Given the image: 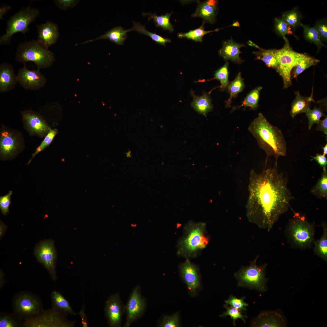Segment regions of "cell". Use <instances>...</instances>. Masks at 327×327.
Returning a JSON list of instances; mask_svg holds the SVG:
<instances>
[{
  "label": "cell",
  "mask_w": 327,
  "mask_h": 327,
  "mask_svg": "<svg viewBox=\"0 0 327 327\" xmlns=\"http://www.w3.org/2000/svg\"><path fill=\"white\" fill-rule=\"evenodd\" d=\"M276 165L260 173L252 170L249 178L247 217L250 222L268 231L287 211L292 199L287 179L278 172Z\"/></svg>",
  "instance_id": "cell-1"
},
{
  "label": "cell",
  "mask_w": 327,
  "mask_h": 327,
  "mask_svg": "<svg viewBox=\"0 0 327 327\" xmlns=\"http://www.w3.org/2000/svg\"><path fill=\"white\" fill-rule=\"evenodd\" d=\"M248 130L268 157L273 156L277 160L279 157L286 155V143L281 130L271 124L262 113L258 114Z\"/></svg>",
  "instance_id": "cell-2"
},
{
  "label": "cell",
  "mask_w": 327,
  "mask_h": 327,
  "mask_svg": "<svg viewBox=\"0 0 327 327\" xmlns=\"http://www.w3.org/2000/svg\"><path fill=\"white\" fill-rule=\"evenodd\" d=\"M209 241L206 223L190 221L185 226L183 235L177 243V254L187 259L195 257Z\"/></svg>",
  "instance_id": "cell-3"
},
{
  "label": "cell",
  "mask_w": 327,
  "mask_h": 327,
  "mask_svg": "<svg viewBox=\"0 0 327 327\" xmlns=\"http://www.w3.org/2000/svg\"><path fill=\"white\" fill-rule=\"evenodd\" d=\"M315 227L304 215L295 212L292 217L289 221L285 233L289 243L297 249L309 248L313 245L315 240Z\"/></svg>",
  "instance_id": "cell-4"
},
{
  "label": "cell",
  "mask_w": 327,
  "mask_h": 327,
  "mask_svg": "<svg viewBox=\"0 0 327 327\" xmlns=\"http://www.w3.org/2000/svg\"><path fill=\"white\" fill-rule=\"evenodd\" d=\"M15 58L24 64L27 62H33L40 70L51 67L55 61L53 53L35 40L20 43L17 48Z\"/></svg>",
  "instance_id": "cell-5"
},
{
  "label": "cell",
  "mask_w": 327,
  "mask_h": 327,
  "mask_svg": "<svg viewBox=\"0 0 327 327\" xmlns=\"http://www.w3.org/2000/svg\"><path fill=\"white\" fill-rule=\"evenodd\" d=\"M31 2L28 7H22L7 21L6 32L0 37V45L10 44L15 33L25 34L28 31L29 25L35 21L40 14L38 9L31 7Z\"/></svg>",
  "instance_id": "cell-6"
},
{
  "label": "cell",
  "mask_w": 327,
  "mask_h": 327,
  "mask_svg": "<svg viewBox=\"0 0 327 327\" xmlns=\"http://www.w3.org/2000/svg\"><path fill=\"white\" fill-rule=\"evenodd\" d=\"M259 255L246 266H242L235 272L234 276L238 281L239 287H247L255 289L260 292H264L267 289L266 282L267 279L265 277L267 264L258 265L256 261Z\"/></svg>",
  "instance_id": "cell-7"
},
{
  "label": "cell",
  "mask_w": 327,
  "mask_h": 327,
  "mask_svg": "<svg viewBox=\"0 0 327 327\" xmlns=\"http://www.w3.org/2000/svg\"><path fill=\"white\" fill-rule=\"evenodd\" d=\"M308 55L296 52L290 47L288 40L285 41L284 47L276 49V57L278 63L276 71L282 78L283 88L286 89L292 85L291 73L294 67L304 60Z\"/></svg>",
  "instance_id": "cell-8"
},
{
  "label": "cell",
  "mask_w": 327,
  "mask_h": 327,
  "mask_svg": "<svg viewBox=\"0 0 327 327\" xmlns=\"http://www.w3.org/2000/svg\"><path fill=\"white\" fill-rule=\"evenodd\" d=\"M22 136L18 131L2 126L0 133V155L2 159L14 157L23 150Z\"/></svg>",
  "instance_id": "cell-9"
},
{
  "label": "cell",
  "mask_w": 327,
  "mask_h": 327,
  "mask_svg": "<svg viewBox=\"0 0 327 327\" xmlns=\"http://www.w3.org/2000/svg\"><path fill=\"white\" fill-rule=\"evenodd\" d=\"M66 316L53 309L42 311L38 316L25 319L23 325L27 327H73L74 321H69Z\"/></svg>",
  "instance_id": "cell-10"
},
{
  "label": "cell",
  "mask_w": 327,
  "mask_h": 327,
  "mask_svg": "<svg viewBox=\"0 0 327 327\" xmlns=\"http://www.w3.org/2000/svg\"><path fill=\"white\" fill-rule=\"evenodd\" d=\"M13 308L16 316L25 319L37 316L42 311L41 304L38 298L25 292L21 293L15 298Z\"/></svg>",
  "instance_id": "cell-11"
},
{
  "label": "cell",
  "mask_w": 327,
  "mask_h": 327,
  "mask_svg": "<svg viewBox=\"0 0 327 327\" xmlns=\"http://www.w3.org/2000/svg\"><path fill=\"white\" fill-rule=\"evenodd\" d=\"M34 253L38 260L46 269L52 279L56 280L57 255L53 241L46 240L41 242L36 246Z\"/></svg>",
  "instance_id": "cell-12"
},
{
  "label": "cell",
  "mask_w": 327,
  "mask_h": 327,
  "mask_svg": "<svg viewBox=\"0 0 327 327\" xmlns=\"http://www.w3.org/2000/svg\"><path fill=\"white\" fill-rule=\"evenodd\" d=\"M17 76L18 82L27 90L39 89L44 87L47 82L46 77L40 70H29L25 64L19 70Z\"/></svg>",
  "instance_id": "cell-13"
},
{
  "label": "cell",
  "mask_w": 327,
  "mask_h": 327,
  "mask_svg": "<svg viewBox=\"0 0 327 327\" xmlns=\"http://www.w3.org/2000/svg\"><path fill=\"white\" fill-rule=\"evenodd\" d=\"M21 114L25 127L31 134L41 137L47 134L50 128L41 115L30 110L22 111Z\"/></svg>",
  "instance_id": "cell-14"
},
{
  "label": "cell",
  "mask_w": 327,
  "mask_h": 327,
  "mask_svg": "<svg viewBox=\"0 0 327 327\" xmlns=\"http://www.w3.org/2000/svg\"><path fill=\"white\" fill-rule=\"evenodd\" d=\"M181 276L187 285L190 293L194 295L200 286L198 269L188 259L180 266Z\"/></svg>",
  "instance_id": "cell-15"
},
{
  "label": "cell",
  "mask_w": 327,
  "mask_h": 327,
  "mask_svg": "<svg viewBox=\"0 0 327 327\" xmlns=\"http://www.w3.org/2000/svg\"><path fill=\"white\" fill-rule=\"evenodd\" d=\"M38 42L47 48L54 44L59 36L58 28L55 23L48 21L37 25Z\"/></svg>",
  "instance_id": "cell-16"
},
{
  "label": "cell",
  "mask_w": 327,
  "mask_h": 327,
  "mask_svg": "<svg viewBox=\"0 0 327 327\" xmlns=\"http://www.w3.org/2000/svg\"><path fill=\"white\" fill-rule=\"evenodd\" d=\"M139 289L138 286L135 288L127 304V320L125 327H129L141 315L144 309L145 302L140 296Z\"/></svg>",
  "instance_id": "cell-17"
},
{
  "label": "cell",
  "mask_w": 327,
  "mask_h": 327,
  "mask_svg": "<svg viewBox=\"0 0 327 327\" xmlns=\"http://www.w3.org/2000/svg\"><path fill=\"white\" fill-rule=\"evenodd\" d=\"M105 312L110 326L120 325L122 308L118 293L112 295L108 298L106 303Z\"/></svg>",
  "instance_id": "cell-18"
},
{
  "label": "cell",
  "mask_w": 327,
  "mask_h": 327,
  "mask_svg": "<svg viewBox=\"0 0 327 327\" xmlns=\"http://www.w3.org/2000/svg\"><path fill=\"white\" fill-rule=\"evenodd\" d=\"M18 82L17 76L10 64L4 62L0 65V92L4 93L13 89Z\"/></svg>",
  "instance_id": "cell-19"
},
{
  "label": "cell",
  "mask_w": 327,
  "mask_h": 327,
  "mask_svg": "<svg viewBox=\"0 0 327 327\" xmlns=\"http://www.w3.org/2000/svg\"><path fill=\"white\" fill-rule=\"evenodd\" d=\"M253 327H282L286 325L285 320L279 313L266 311L259 315L251 324Z\"/></svg>",
  "instance_id": "cell-20"
},
{
  "label": "cell",
  "mask_w": 327,
  "mask_h": 327,
  "mask_svg": "<svg viewBox=\"0 0 327 327\" xmlns=\"http://www.w3.org/2000/svg\"><path fill=\"white\" fill-rule=\"evenodd\" d=\"M197 3L196 10L192 16L201 17L205 22L213 24L217 13L218 1L209 0L203 2L198 1Z\"/></svg>",
  "instance_id": "cell-21"
},
{
  "label": "cell",
  "mask_w": 327,
  "mask_h": 327,
  "mask_svg": "<svg viewBox=\"0 0 327 327\" xmlns=\"http://www.w3.org/2000/svg\"><path fill=\"white\" fill-rule=\"evenodd\" d=\"M245 46L244 44L237 43L231 38L223 42L222 48L219 51V53L225 60H230L240 64L243 61L239 56L241 53L239 48Z\"/></svg>",
  "instance_id": "cell-22"
},
{
  "label": "cell",
  "mask_w": 327,
  "mask_h": 327,
  "mask_svg": "<svg viewBox=\"0 0 327 327\" xmlns=\"http://www.w3.org/2000/svg\"><path fill=\"white\" fill-rule=\"evenodd\" d=\"M52 309L68 316V315L78 314L73 310L68 301L59 292L54 290L51 294Z\"/></svg>",
  "instance_id": "cell-23"
},
{
  "label": "cell",
  "mask_w": 327,
  "mask_h": 327,
  "mask_svg": "<svg viewBox=\"0 0 327 327\" xmlns=\"http://www.w3.org/2000/svg\"><path fill=\"white\" fill-rule=\"evenodd\" d=\"M296 96L292 102L290 115L293 118L297 115L306 113L310 109L312 102H314L312 92L309 97H304L301 95L299 91L295 92Z\"/></svg>",
  "instance_id": "cell-24"
},
{
  "label": "cell",
  "mask_w": 327,
  "mask_h": 327,
  "mask_svg": "<svg viewBox=\"0 0 327 327\" xmlns=\"http://www.w3.org/2000/svg\"><path fill=\"white\" fill-rule=\"evenodd\" d=\"M129 31V29L126 30L121 26H117L113 28L103 35L80 44L90 43L100 39H107L118 45H122L126 38L127 33Z\"/></svg>",
  "instance_id": "cell-25"
},
{
  "label": "cell",
  "mask_w": 327,
  "mask_h": 327,
  "mask_svg": "<svg viewBox=\"0 0 327 327\" xmlns=\"http://www.w3.org/2000/svg\"><path fill=\"white\" fill-rule=\"evenodd\" d=\"M249 45L259 49L258 51L253 52L256 56V59L262 61L268 67L277 71L278 63L276 57V49H264L251 41Z\"/></svg>",
  "instance_id": "cell-26"
},
{
  "label": "cell",
  "mask_w": 327,
  "mask_h": 327,
  "mask_svg": "<svg viewBox=\"0 0 327 327\" xmlns=\"http://www.w3.org/2000/svg\"><path fill=\"white\" fill-rule=\"evenodd\" d=\"M193 96V99L191 103L192 107L199 114L206 116L213 108L209 96L206 94L200 96L194 95Z\"/></svg>",
  "instance_id": "cell-27"
},
{
  "label": "cell",
  "mask_w": 327,
  "mask_h": 327,
  "mask_svg": "<svg viewBox=\"0 0 327 327\" xmlns=\"http://www.w3.org/2000/svg\"><path fill=\"white\" fill-rule=\"evenodd\" d=\"M323 233L322 237L319 239L315 240L313 251L316 255L325 261H327V225L325 222L322 223Z\"/></svg>",
  "instance_id": "cell-28"
},
{
  "label": "cell",
  "mask_w": 327,
  "mask_h": 327,
  "mask_svg": "<svg viewBox=\"0 0 327 327\" xmlns=\"http://www.w3.org/2000/svg\"><path fill=\"white\" fill-rule=\"evenodd\" d=\"M172 13H167L165 15L158 16L155 13L143 12L142 15L143 16L148 15V21L153 19L157 27H161L163 30H168L171 32L174 30L170 21V18Z\"/></svg>",
  "instance_id": "cell-29"
},
{
  "label": "cell",
  "mask_w": 327,
  "mask_h": 327,
  "mask_svg": "<svg viewBox=\"0 0 327 327\" xmlns=\"http://www.w3.org/2000/svg\"><path fill=\"white\" fill-rule=\"evenodd\" d=\"M262 89V87L259 86L252 91L246 97L242 104L239 106L233 107L231 111H233L242 107H243L244 108L249 107L253 110L257 109L259 106L260 92Z\"/></svg>",
  "instance_id": "cell-30"
},
{
  "label": "cell",
  "mask_w": 327,
  "mask_h": 327,
  "mask_svg": "<svg viewBox=\"0 0 327 327\" xmlns=\"http://www.w3.org/2000/svg\"><path fill=\"white\" fill-rule=\"evenodd\" d=\"M244 87V84L241 74L239 72L234 80L232 81L228 87V91L230 94V97L226 101V107H230L232 99L235 97L239 93L242 92Z\"/></svg>",
  "instance_id": "cell-31"
},
{
  "label": "cell",
  "mask_w": 327,
  "mask_h": 327,
  "mask_svg": "<svg viewBox=\"0 0 327 327\" xmlns=\"http://www.w3.org/2000/svg\"><path fill=\"white\" fill-rule=\"evenodd\" d=\"M129 29V31H136L139 33L146 35L150 37L152 40L160 45L164 46H165L167 43L171 41L170 39L165 38L159 35L148 31L146 29L145 25H142L139 22L133 21V27Z\"/></svg>",
  "instance_id": "cell-32"
},
{
  "label": "cell",
  "mask_w": 327,
  "mask_h": 327,
  "mask_svg": "<svg viewBox=\"0 0 327 327\" xmlns=\"http://www.w3.org/2000/svg\"><path fill=\"white\" fill-rule=\"evenodd\" d=\"M311 192L316 197L320 199L327 198V170H323L321 177L315 185L311 189Z\"/></svg>",
  "instance_id": "cell-33"
},
{
  "label": "cell",
  "mask_w": 327,
  "mask_h": 327,
  "mask_svg": "<svg viewBox=\"0 0 327 327\" xmlns=\"http://www.w3.org/2000/svg\"><path fill=\"white\" fill-rule=\"evenodd\" d=\"M205 22L203 21L202 25L199 28L193 30H190L185 33H179L177 36L179 38H186L191 39L196 42H201L203 36L206 34L211 32L217 31L220 29H216L210 31H206L204 30V25Z\"/></svg>",
  "instance_id": "cell-34"
},
{
  "label": "cell",
  "mask_w": 327,
  "mask_h": 327,
  "mask_svg": "<svg viewBox=\"0 0 327 327\" xmlns=\"http://www.w3.org/2000/svg\"><path fill=\"white\" fill-rule=\"evenodd\" d=\"M301 26L303 29L304 38L308 41L316 45L318 48V51L322 46H325L314 27H311L302 24Z\"/></svg>",
  "instance_id": "cell-35"
},
{
  "label": "cell",
  "mask_w": 327,
  "mask_h": 327,
  "mask_svg": "<svg viewBox=\"0 0 327 327\" xmlns=\"http://www.w3.org/2000/svg\"><path fill=\"white\" fill-rule=\"evenodd\" d=\"M319 60L308 55L302 62L295 66L292 69L291 77L297 79L298 76L306 69L312 66H315L319 62Z\"/></svg>",
  "instance_id": "cell-36"
},
{
  "label": "cell",
  "mask_w": 327,
  "mask_h": 327,
  "mask_svg": "<svg viewBox=\"0 0 327 327\" xmlns=\"http://www.w3.org/2000/svg\"><path fill=\"white\" fill-rule=\"evenodd\" d=\"M282 19L293 29L301 25V16L296 8H294L284 13L282 15Z\"/></svg>",
  "instance_id": "cell-37"
},
{
  "label": "cell",
  "mask_w": 327,
  "mask_h": 327,
  "mask_svg": "<svg viewBox=\"0 0 327 327\" xmlns=\"http://www.w3.org/2000/svg\"><path fill=\"white\" fill-rule=\"evenodd\" d=\"M229 63L226 61L223 66L216 71L214 74V79L220 81V89L222 90L228 87L229 81Z\"/></svg>",
  "instance_id": "cell-38"
},
{
  "label": "cell",
  "mask_w": 327,
  "mask_h": 327,
  "mask_svg": "<svg viewBox=\"0 0 327 327\" xmlns=\"http://www.w3.org/2000/svg\"><path fill=\"white\" fill-rule=\"evenodd\" d=\"M323 109L315 107L312 109H310L306 113V115L308 120V129L310 130L313 125L317 124L320 121L322 117L326 116Z\"/></svg>",
  "instance_id": "cell-39"
},
{
  "label": "cell",
  "mask_w": 327,
  "mask_h": 327,
  "mask_svg": "<svg viewBox=\"0 0 327 327\" xmlns=\"http://www.w3.org/2000/svg\"><path fill=\"white\" fill-rule=\"evenodd\" d=\"M58 130L56 129H52L50 128L47 134L41 143L40 145L37 148L36 150L32 154L31 158L28 163L29 164L31 161L32 159L39 152L43 150L48 147L51 143L54 138L58 134Z\"/></svg>",
  "instance_id": "cell-40"
},
{
  "label": "cell",
  "mask_w": 327,
  "mask_h": 327,
  "mask_svg": "<svg viewBox=\"0 0 327 327\" xmlns=\"http://www.w3.org/2000/svg\"><path fill=\"white\" fill-rule=\"evenodd\" d=\"M224 306L226 310L220 315V317H223L227 316H230L233 319V324L234 326H236L235 321L237 319H241L245 323H246L245 318H247V316L243 315L241 310L231 306H229L226 304L224 305Z\"/></svg>",
  "instance_id": "cell-41"
},
{
  "label": "cell",
  "mask_w": 327,
  "mask_h": 327,
  "mask_svg": "<svg viewBox=\"0 0 327 327\" xmlns=\"http://www.w3.org/2000/svg\"><path fill=\"white\" fill-rule=\"evenodd\" d=\"M275 27L277 33L282 37L285 41L287 40L286 37V35L293 34L291 28L282 18L275 19Z\"/></svg>",
  "instance_id": "cell-42"
},
{
  "label": "cell",
  "mask_w": 327,
  "mask_h": 327,
  "mask_svg": "<svg viewBox=\"0 0 327 327\" xmlns=\"http://www.w3.org/2000/svg\"><path fill=\"white\" fill-rule=\"evenodd\" d=\"M245 298V297H243L238 299L231 295L229 296V298L225 302L227 305H230L241 311H245L246 309V307L248 306V304L244 301Z\"/></svg>",
  "instance_id": "cell-43"
},
{
  "label": "cell",
  "mask_w": 327,
  "mask_h": 327,
  "mask_svg": "<svg viewBox=\"0 0 327 327\" xmlns=\"http://www.w3.org/2000/svg\"><path fill=\"white\" fill-rule=\"evenodd\" d=\"M161 327H178L180 326L179 314L176 312L170 316H165L160 325Z\"/></svg>",
  "instance_id": "cell-44"
},
{
  "label": "cell",
  "mask_w": 327,
  "mask_h": 327,
  "mask_svg": "<svg viewBox=\"0 0 327 327\" xmlns=\"http://www.w3.org/2000/svg\"><path fill=\"white\" fill-rule=\"evenodd\" d=\"M20 325L17 319L10 315L4 314L0 316V327H16Z\"/></svg>",
  "instance_id": "cell-45"
},
{
  "label": "cell",
  "mask_w": 327,
  "mask_h": 327,
  "mask_svg": "<svg viewBox=\"0 0 327 327\" xmlns=\"http://www.w3.org/2000/svg\"><path fill=\"white\" fill-rule=\"evenodd\" d=\"M12 192L10 190L8 193L0 197V208L1 212L4 215H6L9 212V207L11 203V196Z\"/></svg>",
  "instance_id": "cell-46"
},
{
  "label": "cell",
  "mask_w": 327,
  "mask_h": 327,
  "mask_svg": "<svg viewBox=\"0 0 327 327\" xmlns=\"http://www.w3.org/2000/svg\"><path fill=\"white\" fill-rule=\"evenodd\" d=\"M318 32L322 41L327 40V22L326 20L319 21L314 26Z\"/></svg>",
  "instance_id": "cell-47"
},
{
  "label": "cell",
  "mask_w": 327,
  "mask_h": 327,
  "mask_svg": "<svg viewBox=\"0 0 327 327\" xmlns=\"http://www.w3.org/2000/svg\"><path fill=\"white\" fill-rule=\"evenodd\" d=\"M54 2L59 8L66 10L74 6L76 3V1L73 0H57L54 1Z\"/></svg>",
  "instance_id": "cell-48"
},
{
  "label": "cell",
  "mask_w": 327,
  "mask_h": 327,
  "mask_svg": "<svg viewBox=\"0 0 327 327\" xmlns=\"http://www.w3.org/2000/svg\"><path fill=\"white\" fill-rule=\"evenodd\" d=\"M313 160L316 161L322 167L323 170L326 169L327 159L325 156L323 154H317L315 156L312 157Z\"/></svg>",
  "instance_id": "cell-49"
},
{
  "label": "cell",
  "mask_w": 327,
  "mask_h": 327,
  "mask_svg": "<svg viewBox=\"0 0 327 327\" xmlns=\"http://www.w3.org/2000/svg\"><path fill=\"white\" fill-rule=\"evenodd\" d=\"M316 130L323 132L325 134L327 135V117L320 121L317 124Z\"/></svg>",
  "instance_id": "cell-50"
},
{
  "label": "cell",
  "mask_w": 327,
  "mask_h": 327,
  "mask_svg": "<svg viewBox=\"0 0 327 327\" xmlns=\"http://www.w3.org/2000/svg\"><path fill=\"white\" fill-rule=\"evenodd\" d=\"M78 314L81 317L82 326L83 327H88V323L87 317L85 313L84 306H82L81 310L78 313Z\"/></svg>",
  "instance_id": "cell-51"
},
{
  "label": "cell",
  "mask_w": 327,
  "mask_h": 327,
  "mask_svg": "<svg viewBox=\"0 0 327 327\" xmlns=\"http://www.w3.org/2000/svg\"><path fill=\"white\" fill-rule=\"evenodd\" d=\"M11 9V7L8 5L2 4L0 7V19L3 20V16Z\"/></svg>",
  "instance_id": "cell-52"
},
{
  "label": "cell",
  "mask_w": 327,
  "mask_h": 327,
  "mask_svg": "<svg viewBox=\"0 0 327 327\" xmlns=\"http://www.w3.org/2000/svg\"><path fill=\"white\" fill-rule=\"evenodd\" d=\"M7 226L1 221L0 223V238H2L7 229Z\"/></svg>",
  "instance_id": "cell-53"
},
{
  "label": "cell",
  "mask_w": 327,
  "mask_h": 327,
  "mask_svg": "<svg viewBox=\"0 0 327 327\" xmlns=\"http://www.w3.org/2000/svg\"><path fill=\"white\" fill-rule=\"evenodd\" d=\"M323 150V155L325 156L327 154V144L325 145L324 146L322 147Z\"/></svg>",
  "instance_id": "cell-54"
}]
</instances>
